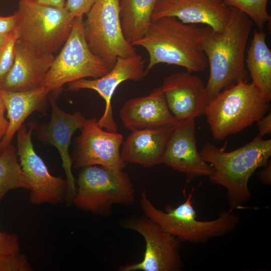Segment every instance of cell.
<instances>
[{
    "instance_id": "obj_18",
    "label": "cell",
    "mask_w": 271,
    "mask_h": 271,
    "mask_svg": "<svg viewBox=\"0 0 271 271\" xmlns=\"http://www.w3.org/2000/svg\"><path fill=\"white\" fill-rule=\"evenodd\" d=\"M55 58L53 54L37 51L18 39L13 65L0 90L23 91L42 86Z\"/></svg>"
},
{
    "instance_id": "obj_4",
    "label": "cell",
    "mask_w": 271,
    "mask_h": 271,
    "mask_svg": "<svg viewBox=\"0 0 271 271\" xmlns=\"http://www.w3.org/2000/svg\"><path fill=\"white\" fill-rule=\"evenodd\" d=\"M269 102L251 82L240 80L211 99L205 114L215 140L238 133L262 118Z\"/></svg>"
},
{
    "instance_id": "obj_35",
    "label": "cell",
    "mask_w": 271,
    "mask_h": 271,
    "mask_svg": "<svg viewBox=\"0 0 271 271\" xmlns=\"http://www.w3.org/2000/svg\"><path fill=\"white\" fill-rule=\"evenodd\" d=\"M9 34H0V48L4 45V44L6 42Z\"/></svg>"
},
{
    "instance_id": "obj_29",
    "label": "cell",
    "mask_w": 271,
    "mask_h": 271,
    "mask_svg": "<svg viewBox=\"0 0 271 271\" xmlns=\"http://www.w3.org/2000/svg\"><path fill=\"white\" fill-rule=\"evenodd\" d=\"M97 0H66L65 7L74 16H84Z\"/></svg>"
},
{
    "instance_id": "obj_34",
    "label": "cell",
    "mask_w": 271,
    "mask_h": 271,
    "mask_svg": "<svg viewBox=\"0 0 271 271\" xmlns=\"http://www.w3.org/2000/svg\"><path fill=\"white\" fill-rule=\"evenodd\" d=\"M41 5L57 7H65L66 0H24Z\"/></svg>"
},
{
    "instance_id": "obj_5",
    "label": "cell",
    "mask_w": 271,
    "mask_h": 271,
    "mask_svg": "<svg viewBox=\"0 0 271 271\" xmlns=\"http://www.w3.org/2000/svg\"><path fill=\"white\" fill-rule=\"evenodd\" d=\"M194 190L193 188L183 203L176 207L168 205L165 211L155 206L146 192H143L140 200V206L146 216L181 242H205L226 235L236 228L239 217L230 209L220 212L217 218L212 220L197 219L196 212L192 205Z\"/></svg>"
},
{
    "instance_id": "obj_33",
    "label": "cell",
    "mask_w": 271,
    "mask_h": 271,
    "mask_svg": "<svg viewBox=\"0 0 271 271\" xmlns=\"http://www.w3.org/2000/svg\"><path fill=\"white\" fill-rule=\"evenodd\" d=\"M264 168L259 171L258 176L264 185H270L271 183V165L270 163L267 164Z\"/></svg>"
},
{
    "instance_id": "obj_21",
    "label": "cell",
    "mask_w": 271,
    "mask_h": 271,
    "mask_svg": "<svg viewBox=\"0 0 271 271\" xmlns=\"http://www.w3.org/2000/svg\"><path fill=\"white\" fill-rule=\"evenodd\" d=\"M50 92L43 86L23 91L0 90V96L7 113L8 126L0 141V154L12 144L13 138L24 121L33 112L42 110Z\"/></svg>"
},
{
    "instance_id": "obj_3",
    "label": "cell",
    "mask_w": 271,
    "mask_h": 271,
    "mask_svg": "<svg viewBox=\"0 0 271 271\" xmlns=\"http://www.w3.org/2000/svg\"><path fill=\"white\" fill-rule=\"evenodd\" d=\"M200 154L212 167L210 181L226 189L230 209L233 210L243 207L250 199L249 180L258 168L269 163L271 140L257 134L245 145L229 152L207 143Z\"/></svg>"
},
{
    "instance_id": "obj_14",
    "label": "cell",
    "mask_w": 271,
    "mask_h": 271,
    "mask_svg": "<svg viewBox=\"0 0 271 271\" xmlns=\"http://www.w3.org/2000/svg\"><path fill=\"white\" fill-rule=\"evenodd\" d=\"M159 88L170 110L179 120L195 119L205 114L211 99L202 79L187 71L165 77Z\"/></svg>"
},
{
    "instance_id": "obj_17",
    "label": "cell",
    "mask_w": 271,
    "mask_h": 271,
    "mask_svg": "<svg viewBox=\"0 0 271 271\" xmlns=\"http://www.w3.org/2000/svg\"><path fill=\"white\" fill-rule=\"evenodd\" d=\"M231 10L223 0H158L152 22L172 17L184 23L203 24L213 31H222L228 23Z\"/></svg>"
},
{
    "instance_id": "obj_6",
    "label": "cell",
    "mask_w": 271,
    "mask_h": 271,
    "mask_svg": "<svg viewBox=\"0 0 271 271\" xmlns=\"http://www.w3.org/2000/svg\"><path fill=\"white\" fill-rule=\"evenodd\" d=\"M16 28L18 40L37 51L53 54L69 37L75 19L65 7L20 0Z\"/></svg>"
},
{
    "instance_id": "obj_27",
    "label": "cell",
    "mask_w": 271,
    "mask_h": 271,
    "mask_svg": "<svg viewBox=\"0 0 271 271\" xmlns=\"http://www.w3.org/2000/svg\"><path fill=\"white\" fill-rule=\"evenodd\" d=\"M33 268L26 256L21 253L0 255V271H31Z\"/></svg>"
},
{
    "instance_id": "obj_16",
    "label": "cell",
    "mask_w": 271,
    "mask_h": 271,
    "mask_svg": "<svg viewBox=\"0 0 271 271\" xmlns=\"http://www.w3.org/2000/svg\"><path fill=\"white\" fill-rule=\"evenodd\" d=\"M195 131V118L180 120L169 139L162 161L185 174L188 181L198 177H209L213 171L197 150Z\"/></svg>"
},
{
    "instance_id": "obj_13",
    "label": "cell",
    "mask_w": 271,
    "mask_h": 271,
    "mask_svg": "<svg viewBox=\"0 0 271 271\" xmlns=\"http://www.w3.org/2000/svg\"><path fill=\"white\" fill-rule=\"evenodd\" d=\"M147 75L142 55L118 57L114 66L104 75L94 79H79L68 83L70 91L91 89L96 91L104 100L103 114L97 120L98 125L105 130L117 132V125L113 116L111 99L114 91L122 82L126 80L139 81Z\"/></svg>"
},
{
    "instance_id": "obj_15",
    "label": "cell",
    "mask_w": 271,
    "mask_h": 271,
    "mask_svg": "<svg viewBox=\"0 0 271 271\" xmlns=\"http://www.w3.org/2000/svg\"><path fill=\"white\" fill-rule=\"evenodd\" d=\"M50 103V120L39 128L38 136L42 141L54 146L60 155L67 183L65 200L67 205H71L76 193V185L72 173L73 163L69 148L73 134L82 128L86 119L80 111L73 113L65 112L53 99Z\"/></svg>"
},
{
    "instance_id": "obj_23",
    "label": "cell",
    "mask_w": 271,
    "mask_h": 271,
    "mask_svg": "<svg viewBox=\"0 0 271 271\" xmlns=\"http://www.w3.org/2000/svg\"><path fill=\"white\" fill-rule=\"evenodd\" d=\"M158 0H119L122 33L131 44L141 39L152 22Z\"/></svg>"
},
{
    "instance_id": "obj_31",
    "label": "cell",
    "mask_w": 271,
    "mask_h": 271,
    "mask_svg": "<svg viewBox=\"0 0 271 271\" xmlns=\"http://www.w3.org/2000/svg\"><path fill=\"white\" fill-rule=\"evenodd\" d=\"M256 126L259 131L258 135L263 138L265 135L270 134L271 132V114L269 113L266 116L258 120Z\"/></svg>"
},
{
    "instance_id": "obj_11",
    "label": "cell",
    "mask_w": 271,
    "mask_h": 271,
    "mask_svg": "<svg viewBox=\"0 0 271 271\" xmlns=\"http://www.w3.org/2000/svg\"><path fill=\"white\" fill-rule=\"evenodd\" d=\"M123 225L144 237L146 250L141 261L122 265L120 270L178 271L182 269L181 242L177 238L146 215L128 219Z\"/></svg>"
},
{
    "instance_id": "obj_20",
    "label": "cell",
    "mask_w": 271,
    "mask_h": 271,
    "mask_svg": "<svg viewBox=\"0 0 271 271\" xmlns=\"http://www.w3.org/2000/svg\"><path fill=\"white\" fill-rule=\"evenodd\" d=\"M176 126L132 131L120 151L122 160L146 167L162 164L167 143Z\"/></svg>"
},
{
    "instance_id": "obj_22",
    "label": "cell",
    "mask_w": 271,
    "mask_h": 271,
    "mask_svg": "<svg viewBox=\"0 0 271 271\" xmlns=\"http://www.w3.org/2000/svg\"><path fill=\"white\" fill-rule=\"evenodd\" d=\"M245 62L251 82L269 102L271 100V51L266 44V34L262 30L254 31Z\"/></svg>"
},
{
    "instance_id": "obj_32",
    "label": "cell",
    "mask_w": 271,
    "mask_h": 271,
    "mask_svg": "<svg viewBox=\"0 0 271 271\" xmlns=\"http://www.w3.org/2000/svg\"><path fill=\"white\" fill-rule=\"evenodd\" d=\"M6 108L0 96V141L5 134L8 126V120L5 117Z\"/></svg>"
},
{
    "instance_id": "obj_25",
    "label": "cell",
    "mask_w": 271,
    "mask_h": 271,
    "mask_svg": "<svg viewBox=\"0 0 271 271\" xmlns=\"http://www.w3.org/2000/svg\"><path fill=\"white\" fill-rule=\"evenodd\" d=\"M268 1L223 0L228 7L245 14L260 30H262L265 25L271 21V16L267 10Z\"/></svg>"
},
{
    "instance_id": "obj_10",
    "label": "cell",
    "mask_w": 271,
    "mask_h": 271,
    "mask_svg": "<svg viewBox=\"0 0 271 271\" xmlns=\"http://www.w3.org/2000/svg\"><path fill=\"white\" fill-rule=\"evenodd\" d=\"M35 121L27 127L23 124L17 132V153L24 176L30 186V201L34 204H57L65 197L66 180L50 174L41 158L36 152L32 140Z\"/></svg>"
},
{
    "instance_id": "obj_7",
    "label": "cell",
    "mask_w": 271,
    "mask_h": 271,
    "mask_svg": "<svg viewBox=\"0 0 271 271\" xmlns=\"http://www.w3.org/2000/svg\"><path fill=\"white\" fill-rule=\"evenodd\" d=\"M83 20V16L75 17L69 37L46 74L42 86L50 92L79 79L100 77L111 69L90 49Z\"/></svg>"
},
{
    "instance_id": "obj_30",
    "label": "cell",
    "mask_w": 271,
    "mask_h": 271,
    "mask_svg": "<svg viewBox=\"0 0 271 271\" xmlns=\"http://www.w3.org/2000/svg\"><path fill=\"white\" fill-rule=\"evenodd\" d=\"M16 19L17 16L15 13L9 16H0V34L11 33L16 28Z\"/></svg>"
},
{
    "instance_id": "obj_28",
    "label": "cell",
    "mask_w": 271,
    "mask_h": 271,
    "mask_svg": "<svg viewBox=\"0 0 271 271\" xmlns=\"http://www.w3.org/2000/svg\"><path fill=\"white\" fill-rule=\"evenodd\" d=\"M6 193L0 191V203ZM20 252L18 237L13 233L0 231V255H13Z\"/></svg>"
},
{
    "instance_id": "obj_9",
    "label": "cell",
    "mask_w": 271,
    "mask_h": 271,
    "mask_svg": "<svg viewBox=\"0 0 271 271\" xmlns=\"http://www.w3.org/2000/svg\"><path fill=\"white\" fill-rule=\"evenodd\" d=\"M85 15L83 29L88 45L111 68L118 57L138 54L123 36L119 0H97Z\"/></svg>"
},
{
    "instance_id": "obj_24",
    "label": "cell",
    "mask_w": 271,
    "mask_h": 271,
    "mask_svg": "<svg viewBox=\"0 0 271 271\" xmlns=\"http://www.w3.org/2000/svg\"><path fill=\"white\" fill-rule=\"evenodd\" d=\"M30 190L20 163L17 149L12 144L0 154V191L7 193L16 189Z\"/></svg>"
},
{
    "instance_id": "obj_8",
    "label": "cell",
    "mask_w": 271,
    "mask_h": 271,
    "mask_svg": "<svg viewBox=\"0 0 271 271\" xmlns=\"http://www.w3.org/2000/svg\"><path fill=\"white\" fill-rule=\"evenodd\" d=\"M76 183L72 203L85 211L104 213L114 204H128L134 198L132 185L123 171L98 165L85 167Z\"/></svg>"
},
{
    "instance_id": "obj_19",
    "label": "cell",
    "mask_w": 271,
    "mask_h": 271,
    "mask_svg": "<svg viewBox=\"0 0 271 271\" xmlns=\"http://www.w3.org/2000/svg\"><path fill=\"white\" fill-rule=\"evenodd\" d=\"M123 125L131 131L176 126L180 120L172 113L159 87L148 95L131 98L119 110Z\"/></svg>"
},
{
    "instance_id": "obj_12",
    "label": "cell",
    "mask_w": 271,
    "mask_h": 271,
    "mask_svg": "<svg viewBox=\"0 0 271 271\" xmlns=\"http://www.w3.org/2000/svg\"><path fill=\"white\" fill-rule=\"evenodd\" d=\"M80 129L71 157L74 168L98 165L123 171L126 163L120 150L123 142L121 134L103 130L95 118L86 119Z\"/></svg>"
},
{
    "instance_id": "obj_1",
    "label": "cell",
    "mask_w": 271,
    "mask_h": 271,
    "mask_svg": "<svg viewBox=\"0 0 271 271\" xmlns=\"http://www.w3.org/2000/svg\"><path fill=\"white\" fill-rule=\"evenodd\" d=\"M209 28L164 17L152 21L145 35L131 45L142 47L148 52L147 74L159 63L182 67L189 73L202 72L208 65L202 43Z\"/></svg>"
},
{
    "instance_id": "obj_2",
    "label": "cell",
    "mask_w": 271,
    "mask_h": 271,
    "mask_svg": "<svg viewBox=\"0 0 271 271\" xmlns=\"http://www.w3.org/2000/svg\"><path fill=\"white\" fill-rule=\"evenodd\" d=\"M253 24L245 14L232 8L222 31L209 28L206 33L202 47L210 67L206 87L211 99L240 80L248 81L245 52Z\"/></svg>"
},
{
    "instance_id": "obj_26",
    "label": "cell",
    "mask_w": 271,
    "mask_h": 271,
    "mask_svg": "<svg viewBox=\"0 0 271 271\" xmlns=\"http://www.w3.org/2000/svg\"><path fill=\"white\" fill-rule=\"evenodd\" d=\"M18 39L16 27L9 34L8 38L0 48V87L10 71L15 60V46Z\"/></svg>"
}]
</instances>
